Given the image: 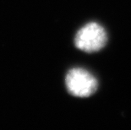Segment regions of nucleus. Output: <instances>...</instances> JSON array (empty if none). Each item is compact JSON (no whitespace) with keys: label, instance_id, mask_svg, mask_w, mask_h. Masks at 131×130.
I'll return each mask as SVG.
<instances>
[{"label":"nucleus","instance_id":"f03ea898","mask_svg":"<svg viewBox=\"0 0 131 130\" xmlns=\"http://www.w3.org/2000/svg\"><path fill=\"white\" fill-rule=\"evenodd\" d=\"M66 86L69 92L77 97H88L96 92L97 80L83 68H73L66 76Z\"/></svg>","mask_w":131,"mask_h":130},{"label":"nucleus","instance_id":"f257e3e1","mask_svg":"<svg viewBox=\"0 0 131 130\" xmlns=\"http://www.w3.org/2000/svg\"><path fill=\"white\" fill-rule=\"evenodd\" d=\"M107 41V36L105 29L95 22L82 27L74 38L76 48L86 52L100 51L106 46Z\"/></svg>","mask_w":131,"mask_h":130}]
</instances>
